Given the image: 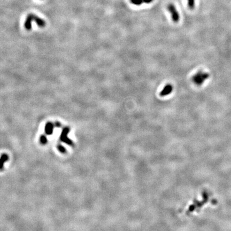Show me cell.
Wrapping results in <instances>:
<instances>
[{"instance_id": "obj_1", "label": "cell", "mask_w": 231, "mask_h": 231, "mask_svg": "<svg viewBox=\"0 0 231 231\" xmlns=\"http://www.w3.org/2000/svg\"><path fill=\"white\" fill-rule=\"evenodd\" d=\"M209 75L207 73L202 71L198 72L195 76H193L192 80L194 84L198 86H200L209 78Z\"/></svg>"}, {"instance_id": "obj_2", "label": "cell", "mask_w": 231, "mask_h": 231, "mask_svg": "<svg viewBox=\"0 0 231 231\" xmlns=\"http://www.w3.org/2000/svg\"><path fill=\"white\" fill-rule=\"evenodd\" d=\"M168 9L171 15L173 21L174 23L178 22L180 19V16L175 6L173 4H169L168 6Z\"/></svg>"}, {"instance_id": "obj_3", "label": "cell", "mask_w": 231, "mask_h": 231, "mask_svg": "<svg viewBox=\"0 0 231 231\" xmlns=\"http://www.w3.org/2000/svg\"><path fill=\"white\" fill-rule=\"evenodd\" d=\"M70 132V128L67 127H65L63 128L62 133L60 136V140L64 143H67L69 145H72L73 142L71 140L67 138V134Z\"/></svg>"}, {"instance_id": "obj_4", "label": "cell", "mask_w": 231, "mask_h": 231, "mask_svg": "<svg viewBox=\"0 0 231 231\" xmlns=\"http://www.w3.org/2000/svg\"><path fill=\"white\" fill-rule=\"evenodd\" d=\"M173 86L170 84H167L165 85L163 90L160 93V96L161 97H165L168 95L170 94L172 92Z\"/></svg>"}, {"instance_id": "obj_5", "label": "cell", "mask_w": 231, "mask_h": 231, "mask_svg": "<svg viewBox=\"0 0 231 231\" xmlns=\"http://www.w3.org/2000/svg\"><path fill=\"white\" fill-rule=\"evenodd\" d=\"M34 14L31 13L29 14L26 19L25 23H24V27L26 29L29 31L32 29V23L33 21Z\"/></svg>"}, {"instance_id": "obj_6", "label": "cell", "mask_w": 231, "mask_h": 231, "mask_svg": "<svg viewBox=\"0 0 231 231\" xmlns=\"http://www.w3.org/2000/svg\"><path fill=\"white\" fill-rule=\"evenodd\" d=\"M33 21L36 23L37 25L40 27H44L46 26V22L41 18L34 15Z\"/></svg>"}, {"instance_id": "obj_7", "label": "cell", "mask_w": 231, "mask_h": 231, "mask_svg": "<svg viewBox=\"0 0 231 231\" xmlns=\"http://www.w3.org/2000/svg\"><path fill=\"white\" fill-rule=\"evenodd\" d=\"M54 130V125L51 122H47L45 126V132L47 135H51L53 134Z\"/></svg>"}, {"instance_id": "obj_8", "label": "cell", "mask_w": 231, "mask_h": 231, "mask_svg": "<svg viewBox=\"0 0 231 231\" xmlns=\"http://www.w3.org/2000/svg\"><path fill=\"white\" fill-rule=\"evenodd\" d=\"M8 156L7 154H2L0 158V169L3 168L4 163L8 160Z\"/></svg>"}, {"instance_id": "obj_9", "label": "cell", "mask_w": 231, "mask_h": 231, "mask_svg": "<svg viewBox=\"0 0 231 231\" xmlns=\"http://www.w3.org/2000/svg\"><path fill=\"white\" fill-rule=\"evenodd\" d=\"M130 2L132 4H134L136 5H140L142 4L143 2V0H130Z\"/></svg>"}, {"instance_id": "obj_10", "label": "cell", "mask_w": 231, "mask_h": 231, "mask_svg": "<svg viewBox=\"0 0 231 231\" xmlns=\"http://www.w3.org/2000/svg\"><path fill=\"white\" fill-rule=\"evenodd\" d=\"M188 5L190 9H194L195 6V0H188Z\"/></svg>"}, {"instance_id": "obj_11", "label": "cell", "mask_w": 231, "mask_h": 231, "mask_svg": "<svg viewBox=\"0 0 231 231\" xmlns=\"http://www.w3.org/2000/svg\"><path fill=\"white\" fill-rule=\"evenodd\" d=\"M47 141H48L47 138L46 137L45 135L41 136V138H40V142H41V143H42V144H45L47 143Z\"/></svg>"}, {"instance_id": "obj_12", "label": "cell", "mask_w": 231, "mask_h": 231, "mask_svg": "<svg viewBox=\"0 0 231 231\" xmlns=\"http://www.w3.org/2000/svg\"><path fill=\"white\" fill-rule=\"evenodd\" d=\"M58 149H59V151L62 152V153L65 152V151H66L65 148L62 146H61V145H59L58 146Z\"/></svg>"}, {"instance_id": "obj_13", "label": "cell", "mask_w": 231, "mask_h": 231, "mask_svg": "<svg viewBox=\"0 0 231 231\" xmlns=\"http://www.w3.org/2000/svg\"><path fill=\"white\" fill-rule=\"evenodd\" d=\"M143 2H144L146 3H150L153 0H143Z\"/></svg>"}, {"instance_id": "obj_14", "label": "cell", "mask_w": 231, "mask_h": 231, "mask_svg": "<svg viewBox=\"0 0 231 231\" xmlns=\"http://www.w3.org/2000/svg\"><path fill=\"white\" fill-rule=\"evenodd\" d=\"M55 126H56V127H61V124H60L59 122H56L55 123Z\"/></svg>"}]
</instances>
